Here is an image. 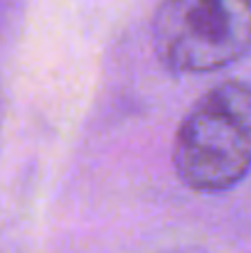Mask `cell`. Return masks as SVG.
<instances>
[{"label":"cell","instance_id":"obj_3","mask_svg":"<svg viewBox=\"0 0 251 253\" xmlns=\"http://www.w3.org/2000/svg\"><path fill=\"white\" fill-rule=\"evenodd\" d=\"M170 253H202V251H195V249H190V251H170Z\"/></svg>","mask_w":251,"mask_h":253},{"label":"cell","instance_id":"obj_2","mask_svg":"<svg viewBox=\"0 0 251 253\" xmlns=\"http://www.w3.org/2000/svg\"><path fill=\"white\" fill-rule=\"evenodd\" d=\"M153 44L175 74L224 69L251 52V0H160Z\"/></svg>","mask_w":251,"mask_h":253},{"label":"cell","instance_id":"obj_1","mask_svg":"<svg viewBox=\"0 0 251 253\" xmlns=\"http://www.w3.org/2000/svg\"><path fill=\"white\" fill-rule=\"evenodd\" d=\"M172 165L195 192H224L249 174L251 84L227 79L192 103L175 133Z\"/></svg>","mask_w":251,"mask_h":253}]
</instances>
